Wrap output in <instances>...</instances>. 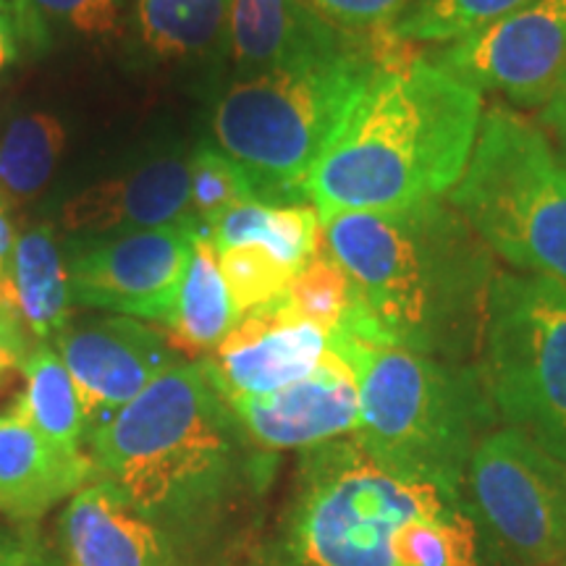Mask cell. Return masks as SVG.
<instances>
[{
  "label": "cell",
  "instance_id": "obj_24",
  "mask_svg": "<svg viewBox=\"0 0 566 566\" xmlns=\"http://www.w3.org/2000/svg\"><path fill=\"white\" fill-rule=\"evenodd\" d=\"M66 150V126L53 113L13 118L0 137V202L27 205L51 187Z\"/></svg>",
  "mask_w": 566,
  "mask_h": 566
},
{
  "label": "cell",
  "instance_id": "obj_33",
  "mask_svg": "<svg viewBox=\"0 0 566 566\" xmlns=\"http://www.w3.org/2000/svg\"><path fill=\"white\" fill-rule=\"evenodd\" d=\"M541 124L551 132V137H554L551 145L566 166V74L558 80L548 101L541 105Z\"/></svg>",
  "mask_w": 566,
  "mask_h": 566
},
{
  "label": "cell",
  "instance_id": "obj_22",
  "mask_svg": "<svg viewBox=\"0 0 566 566\" xmlns=\"http://www.w3.org/2000/svg\"><path fill=\"white\" fill-rule=\"evenodd\" d=\"M216 252L239 244H260L296 271L323 247V221L315 205L242 202L210 231Z\"/></svg>",
  "mask_w": 566,
  "mask_h": 566
},
{
  "label": "cell",
  "instance_id": "obj_25",
  "mask_svg": "<svg viewBox=\"0 0 566 566\" xmlns=\"http://www.w3.org/2000/svg\"><path fill=\"white\" fill-rule=\"evenodd\" d=\"M137 9V0H13V24L19 38H48V24H61L87 40L122 38L126 17Z\"/></svg>",
  "mask_w": 566,
  "mask_h": 566
},
{
  "label": "cell",
  "instance_id": "obj_3",
  "mask_svg": "<svg viewBox=\"0 0 566 566\" xmlns=\"http://www.w3.org/2000/svg\"><path fill=\"white\" fill-rule=\"evenodd\" d=\"M323 244L352 281L336 331L449 363L483 342L493 258L449 200L342 212L323 223Z\"/></svg>",
  "mask_w": 566,
  "mask_h": 566
},
{
  "label": "cell",
  "instance_id": "obj_6",
  "mask_svg": "<svg viewBox=\"0 0 566 566\" xmlns=\"http://www.w3.org/2000/svg\"><path fill=\"white\" fill-rule=\"evenodd\" d=\"M328 349L357 375L354 441L394 470L464 491L467 467L495 417L480 367L344 331L328 336Z\"/></svg>",
  "mask_w": 566,
  "mask_h": 566
},
{
  "label": "cell",
  "instance_id": "obj_20",
  "mask_svg": "<svg viewBox=\"0 0 566 566\" xmlns=\"http://www.w3.org/2000/svg\"><path fill=\"white\" fill-rule=\"evenodd\" d=\"M233 0H137L134 24L158 61H205L229 48Z\"/></svg>",
  "mask_w": 566,
  "mask_h": 566
},
{
  "label": "cell",
  "instance_id": "obj_26",
  "mask_svg": "<svg viewBox=\"0 0 566 566\" xmlns=\"http://www.w3.org/2000/svg\"><path fill=\"white\" fill-rule=\"evenodd\" d=\"M527 3L533 0H420L388 32L405 45H449Z\"/></svg>",
  "mask_w": 566,
  "mask_h": 566
},
{
  "label": "cell",
  "instance_id": "obj_29",
  "mask_svg": "<svg viewBox=\"0 0 566 566\" xmlns=\"http://www.w3.org/2000/svg\"><path fill=\"white\" fill-rule=\"evenodd\" d=\"M252 200L258 195L250 176L221 147L202 145L192 155V212L208 237L226 212Z\"/></svg>",
  "mask_w": 566,
  "mask_h": 566
},
{
  "label": "cell",
  "instance_id": "obj_2",
  "mask_svg": "<svg viewBox=\"0 0 566 566\" xmlns=\"http://www.w3.org/2000/svg\"><path fill=\"white\" fill-rule=\"evenodd\" d=\"M265 566H520L464 491L378 462L354 438L300 454Z\"/></svg>",
  "mask_w": 566,
  "mask_h": 566
},
{
  "label": "cell",
  "instance_id": "obj_35",
  "mask_svg": "<svg viewBox=\"0 0 566 566\" xmlns=\"http://www.w3.org/2000/svg\"><path fill=\"white\" fill-rule=\"evenodd\" d=\"M13 242H17V231H13V223L9 218V208L0 202V273H3L6 263H9Z\"/></svg>",
  "mask_w": 566,
  "mask_h": 566
},
{
  "label": "cell",
  "instance_id": "obj_7",
  "mask_svg": "<svg viewBox=\"0 0 566 566\" xmlns=\"http://www.w3.org/2000/svg\"><path fill=\"white\" fill-rule=\"evenodd\" d=\"M449 202L516 271L566 283V166L516 113H483L475 153Z\"/></svg>",
  "mask_w": 566,
  "mask_h": 566
},
{
  "label": "cell",
  "instance_id": "obj_18",
  "mask_svg": "<svg viewBox=\"0 0 566 566\" xmlns=\"http://www.w3.org/2000/svg\"><path fill=\"white\" fill-rule=\"evenodd\" d=\"M359 38L317 17L304 0H233L229 51L242 76L325 59Z\"/></svg>",
  "mask_w": 566,
  "mask_h": 566
},
{
  "label": "cell",
  "instance_id": "obj_15",
  "mask_svg": "<svg viewBox=\"0 0 566 566\" xmlns=\"http://www.w3.org/2000/svg\"><path fill=\"white\" fill-rule=\"evenodd\" d=\"M59 223L80 237L200 226L192 212V158L166 155L116 179L92 184L69 197Z\"/></svg>",
  "mask_w": 566,
  "mask_h": 566
},
{
  "label": "cell",
  "instance_id": "obj_31",
  "mask_svg": "<svg viewBox=\"0 0 566 566\" xmlns=\"http://www.w3.org/2000/svg\"><path fill=\"white\" fill-rule=\"evenodd\" d=\"M0 566H69L34 525H0Z\"/></svg>",
  "mask_w": 566,
  "mask_h": 566
},
{
  "label": "cell",
  "instance_id": "obj_14",
  "mask_svg": "<svg viewBox=\"0 0 566 566\" xmlns=\"http://www.w3.org/2000/svg\"><path fill=\"white\" fill-rule=\"evenodd\" d=\"M328 352V336L300 321L279 296L244 315L200 363L223 399L268 396L307 378Z\"/></svg>",
  "mask_w": 566,
  "mask_h": 566
},
{
  "label": "cell",
  "instance_id": "obj_34",
  "mask_svg": "<svg viewBox=\"0 0 566 566\" xmlns=\"http://www.w3.org/2000/svg\"><path fill=\"white\" fill-rule=\"evenodd\" d=\"M19 61V32L9 9L0 6V74Z\"/></svg>",
  "mask_w": 566,
  "mask_h": 566
},
{
  "label": "cell",
  "instance_id": "obj_4",
  "mask_svg": "<svg viewBox=\"0 0 566 566\" xmlns=\"http://www.w3.org/2000/svg\"><path fill=\"white\" fill-rule=\"evenodd\" d=\"M480 122L483 92L396 48L315 163L307 200L323 223L443 200L470 166Z\"/></svg>",
  "mask_w": 566,
  "mask_h": 566
},
{
  "label": "cell",
  "instance_id": "obj_19",
  "mask_svg": "<svg viewBox=\"0 0 566 566\" xmlns=\"http://www.w3.org/2000/svg\"><path fill=\"white\" fill-rule=\"evenodd\" d=\"M0 310L11 315L32 346H55L71 325L74 296L53 226H32L17 237L0 273Z\"/></svg>",
  "mask_w": 566,
  "mask_h": 566
},
{
  "label": "cell",
  "instance_id": "obj_36",
  "mask_svg": "<svg viewBox=\"0 0 566 566\" xmlns=\"http://www.w3.org/2000/svg\"><path fill=\"white\" fill-rule=\"evenodd\" d=\"M562 566H566V558H564V562H562Z\"/></svg>",
  "mask_w": 566,
  "mask_h": 566
},
{
  "label": "cell",
  "instance_id": "obj_9",
  "mask_svg": "<svg viewBox=\"0 0 566 566\" xmlns=\"http://www.w3.org/2000/svg\"><path fill=\"white\" fill-rule=\"evenodd\" d=\"M464 495L520 566L566 558V464L527 436L488 433L467 467Z\"/></svg>",
  "mask_w": 566,
  "mask_h": 566
},
{
  "label": "cell",
  "instance_id": "obj_5",
  "mask_svg": "<svg viewBox=\"0 0 566 566\" xmlns=\"http://www.w3.org/2000/svg\"><path fill=\"white\" fill-rule=\"evenodd\" d=\"M391 32L363 34L325 59L244 74L212 111L218 147L250 176L260 202L307 205V181L375 71L396 48Z\"/></svg>",
  "mask_w": 566,
  "mask_h": 566
},
{
  "label": "cell",
  "instance_id": "obj_11",
  "mask_svg": "<svg viewBox=\"0 0 566 566\" xmlns=\"http://www.w3.org/2000/svg\"><path fill=\"white\" fill-rule=\"evenodd\" d=\"M433 61L478 92H501L516 108H537L566 74V0H533L443 45Z\"/></svg>",
  "mask_w": 566,
  "mask_h": 566
},
{
  "label": "cell",
  "instance_id": "obj_21",
  "mask_svg": "<svg viewBox=\"0 0 566 566\" xmlns=\"http://www.w3.org/2000/svg\"><path fill=\"white\" fill-rule=\"evenodd\" d=\"M239 323L229 289L218 265V252L208 233H197L192 260L184 273L171 321L166 328L168 344L179 354H210Z\"/></svg>",
  "mask_w": 566,
  "mask_h": 566
},
{
  "label": "cell",
  "instance_id": "obj_16",
  "mask_svg": "<svg viewBox=\"0 0 566 566\" xmlns=\"http://www.w3.org/2000/svg\"><path fill=\"white\" fill-rule=\"evenodd\" d=\"M59 543L69 566H195L105 478L82 488L63 509Z\"/></svg>",
  "mask_w": 566,
  "mask_h": 566
},
{
  "label": "cell",
  "instance_id": "obj_12",
  "mask_svg": "<svg viewBox=\"0 0 566 566\" xmlns=\"http://www.w3.org/2000/svg\"><path fill=\"white\" fill-rule=\"evenodd\" d=\"M55 352L80 394L87 438L181 363L158 325L126 315L71 323L55 342Z\"/></svg>",
  "mask_w": 566,
  "mask_h": 566
},
{
  "label": "cell",
  "instance_id": "obj_32",
  "mask_svg": "<svg viewBox=\"0 0 566 566\" xmlns=\"http://www.w3.org/2000/svg\"><path fill=\"white\" fill-rule=\"evenodd\" d=\"M30 349V338L21 334V328L11 321L9 313L0 310V384L11 370H17V367L21 370Z\"/></svg>",
  "mask_w": 566,
  "mask_h": 566
},
{
  "label": "cell",
  "instance_id": "obj_30",
  "mask_svg": "<svg viewBox=\"0 0 566 566\" xmlns=\"http://www.w3.org/2000/svg\"><path fill=\"white\" fill-rule=\"evenodd\" d=\"M304 3L338 30L373 34L391 30L420 0H304Z\"/></svg>",
  "mask_w": 566,
  "mask_h": 566
},
{
  "label": "cell",
  "instance_id": "obj_23",
  "mask_svg": "<svg viewBox=\"0 0 566 566\" xmlns=\"http://www.w3.org/2000/svg\"><path fill=\"white\" fill-rule=\"evenodd\" d=\"M21 373H24L27 386L17 412L48 441L71 454H84L87 424H84L82 401L55 346H32Z\"/></svg>",
  "mask_w": 566,
  "mask_h": 566
},
{
  "label": "cell",
  "instance_id": "obj_8",
  "mask_svg": "<svg viewBox=\"0 0 566 566\" xmlns=\"http://www.w3.org/2000/svg\"><path fill=\"white\" fill-rule=\"evenodd\" d=\"M480 352L495 415L566 464V283L495 273Z\"/></svg>",
  "mask_w": 566,
  "mask_h": 566
},
{
  "label": "cell",
  "instance_id": "obj_17",
  "mask_svg": "<svg viewBox=\"0 0 566 566\" xmlns=\"http://www.w3.org/2000/svg\"><path fill=\"white\" fill-rule=\"evenodd\" d=\"M101 480L90 454H71L21 417L0 415V514L34 525L61 501Z\"/></svg>",
  "mask_w": 566,
  "mask_h": 566
},
{
  "label": "cell",
  "instance_id": "obj_10",
  "mask_svg": "<svg viewBox=\"0 0 566 566\" xmlns=\"http://www.w3.org/2000/svg\"><path fill=\"white\" fill-rule=\"evenodd\" d=\"M200 226L82 237L69 247V281L74 304L122 313L166 328L184 273L192 260Z\"/></svg>",
  "mask_w": 566,
  "mask_h": 566
},
{
  "label": "cell",
  "instance_id": "obj_13",
  "mask_svg": "<svg viewBox=\"0 0 566 566\" xmlns=\"http://www.w3.org/2000/svg\"><path fill=\"white\" fill-rule=\"evenodd\" d=\"M226 401L252 443L271 454L349 438L359 422L357 375L331 349L307 378L281 391Z\"/></svg>",
  "mask_w": 566,
  "mask_h": 566
},
{
  "label": "cell",
  "instance_id": "obj_28",
  "mask_svg": "<svg viewBox=\"0 0 566 566\" xmlns=\"http://www.w3.org/2000/svg\"><path fill=\"white\" fill-rule=\"evenodd\" d=\"M218 265L229 289L239 321L254 310L265 307L286 292L296 268L283 263L271 250L260 244H239L218 252Z\"/></svg>",
  "mask_w": 566,
  "mask_h": 566
},
{
  "label": "cell",
  "instance_id": "obj_27",
  "mask_svg": "<svg viewBox=\"0 0 566 566\" xmlns=\"http://www.w3.org/2000/svg\"><path fill=\"white\" fill-rule=\"evenodd\" d=\"M281 300L294 317L315 325L325 336H331L344 323L352 307V281L323 244L296 271Z\"/></svg>",
  "mask_w": 566,
  "mask_h": 566
},
{
  "label": "cell",
  "instance_id": "obj_1",
  "mask_svg": "<svg viewBox=\"0 0 566 566\" xmlns=\"http://www.w3.org/2000/svg\"><path fill=\"white\" fill-rule=\"evenodd\" d=\"M90 459L195 566L218 562L273 478L200 359H181L87 438Z\"/></svg>",
  "mask_w": 566,
  "mask_h": 566
}]
</instances>
